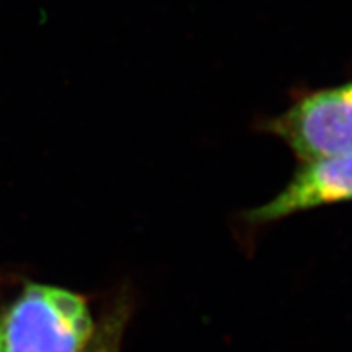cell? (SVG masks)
<instances>
[{
  "label": "cell",
  "mask_w": 352,
  "mask_h": 352,
  "mask_svg": "<svg viewBox=\"0 0 352 352\" xmlns=\"http://www.w3.org/2000/svg\"><path fill=\"white\" fill-rule=\"evenodd\" d=\"M111 328V327H109ZM109 328L101 329L98 338H91L88 346L82 352H118V341H120V324H114L113 333H109Z\"/></svg>",
  "instance_id": "277c9868"
},
{
  "label": "cell",
  "mask_w": 352,
  "mask_h": 352,
  "mask_svg": "<svg viewBox=\"0 0 352 352\" xmlns=\"http://www.w3.org/2000/svg\"><path fill=\"white\" fill-rule=\"evenodd\" d=\"M258 129L283 140L298 162L352 153V80L297 91L283 113L259 120Z\"/></svg>",
  "instance_id": "7a4b0ae2"
},
{
  "label": "cell",
  "mask_w": 352,
  "mask_h": 352,
  "mask_svg": "<svg viewBox=\"0 0 352 352\" xmlns=\"http://www.w3.org/2000/svg\"><path fill=\"white\" fill-rule=\"evenodd\" d=\"M352 201V153L298 162L287 184L264 204L245 212L252 226L277 222L323 206Z\"/></svg>",
  "instance_id": "3957f363"
},
{
  "label": "cell",
  "mask_w": 352,
  "mask_h": 352,
  "mask_svg": "<svg viewBox=\"0 0 352 352\" xmlns=\"http://www.w3.org/2000/svg\"><path fill=\"white\" fill-rule=\"evenodd\" d=\"M95 334L85 298L30 284L0 316V352H82Z\"/></svg>",
  "instance_id": "6da1fadb"
}]
</instances>
